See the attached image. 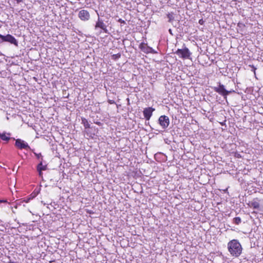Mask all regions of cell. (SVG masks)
<instances>
[{
  "label": "cell",
  "instance_id": "ffe728a7",
  "mask_svg": "<svg viewBox=\"0 0 263 263\" xmlns=\"http://www.w3.org/2000/svg\"><path fill=\"white\" fill-rule=\"evenodd\" d=\"M117 22H118V23L121 24H125V21H124V20H122L121 19H118V20H117Z\"/></svg>",
  "mask_w": 263,
  "mask_h": 263
},
{
  "label": "cell",
  "instance_id": "7402d4cb",
  "mask_svg": "<svg viewBox=\"0 0 263 263\" xmlns=\"http://www.w3.org/2000/svg\"><path fill=\"white\" fill-rule=\"evenodd\" d=\"M12 1L16 2V3L17 4H20L23 2V0H12Z\"/></svg>",
  "mask_w": 263,
  "mask_h": 263
},
{
  "label": "cell",
  "instance_id": "277c9868",
  "mask_svg": "<svg viewBox=\"0 0 263 263\" xmlns=\"http://www.w3.org/2000/svg\"><path fill=\"white\" fill-rule=\"evenodd\" d=\"M6 42L11 44H13L15 46H18V41L16 40L15 37L10 34H7L6 35H3L0 34V43Z\"/></svg>",
  "mask_w": 263,
  "mask_h": 263
},
{
  "label": "cell",
  "instance_id": "2e32d148",
  "mask_svg": "<svg viewBox=\"0 0 263 263\" xmlns=\"http://www.w3.org/2000/svg\"><path fill=\"white\" fill-rule=\"evenodd\" d=\"M121 57V53H117V54H112L111 56H110L112 60H113L114 61H118L119 59H120Z\"/></svg>",
  "mask_w": 263,
  "mask_h": 263
},
{
  "label": "cell",
  "instance_id": "6da1fadb",
  "mask_svg": "<svg viewBox=\"0 0 263 263\" xmlns=\"http://www.w3.org/2000/svg\"><path fill=\"white\" fill-rule=\"evenodd\" d=\"M213 90L216 93L220 96H222V97H223L226 101L227 103V104L228 105L229 102L228 101V96L231 95V94H240V93L237 92V91L233 90V89H231V90H227V89L226 88L225 86L222 84L220 82H219L217 83V86H214V87H211Z\"/></svg>",
  "mask_w": 263,
  "mask_h": 263
},
{
  "label": "cell",
  "instance_id": "3957f363",
  "mask_svg": "<svg viewBox=\"0 0 263 263\" xmlns=\"http://www.w3.org/2000/svg\"><path fill=\"white\" fill-rule=\"evenodd\" d=\"M174 54L177 55L183 60H190L191 61H192V53H191L190 49L184 44H183V47L181 48H178L177 49Z\"/></svg>",
  "mask_w": 263,
  "mask_h": 263
},
{
  "label": "cell",
  "instance_id": "44dd1931",
  "mask_svg": "<svg viewBox=\"0 0 263 263\" xmlns=\"http://www.w3.org/2000/svg\"><path fill=\"white\" fill-rule=\"evenodd\" d=\"M205 22V21H204L203 19H201L199 20V21H198V23H199V24L201 25H203L204 24Z\"/></svg>",
  "mask_w": 263,
  "mask_h": 263
},
{
  "label": "cell",
  "instance_id": "cb8c5ba5",
  "mask_svg": "<svg viewBox=\"0 0 263 263\" xmlns=\"http://www.w3.org/2000/svg\"><path fill=\"white\" fill-rule=\"evenodd\" d=\"M169 31L170 33V34H171V35H173V34L172 33V30H171V29H170L169 30Z\"/></svg>",
  "mask_w": 263,
  "mask_h": 263
},
{
  "label": "cell",
  "instance_id": "5b68a950",
  "mask_svg": "<svg viewBox=\"0 0 263 263\" xmlns=\"http://www.w3.org/2000/svg\"><path fill=\"white\" fill-rule=\"evenodd\" d=\"M138 47L141 51L145 53L146 54H157L158 51H156L153 48L149 46L147 43L145 42H141L140 43Z\"/></svg>",
  "mask_w": 263,
  "mask_h": 263
},
{
  "label": "cell",
  "instance_id": "52a82bcc",
  "mask_svg": "<svg viewBox=\"0 0 263 263\" xmlns=\"http://www.w3.org/2000/svg\"><path fill=\"white\" fill-rule=\"evenodd\" d=\"M96 13L98 16V19L97 21L96 22L95 25V30H96L98 28H99L100 30H102V31H103L104 33L107 34H109V31L107 29V26L105 25V24L104 23V22L102 21V19H101L100 17L99 16L98 12L96 10Z\"/></svg>",
  "mask_w": 263,
  "mask_h": 263
},
{
  "label": "cell",
  "instance_id": "603a6c76",
  "mask_svg": "<svg viewBox=\"0 0 263 263\" xmlns=\"http://www.w3.org/2000/svg\"><path fill=\"white\" fill-rule=\"evenodd\" d=\"M94 123L96 124H99V126H101V122H95Z\"/></svg>",
  "mask_w": 263,
  "mask_h": 263
},
{
  "label": "cell",
  "instance_id": "4fadbf2b",
  "mask_svg": "<svg viewBox=\"0 0 263 263\" xmlns=\"http://www.w3.org/2000/svg\"><path fill=\"white\" fill-rule=\"evenodd\" d=\"M16 146L20 149H24L27 147V145L21 140H17L16 142Z\"/></svg>",
  "mask_w": 263,
  "mask_h": 263
},
{
  "label": "cell",
  "instance_id": "7a4b0ae2",
  "mask_svg": "<svg viewBox=\"0 0 263 263\" xmlns=\"http://www.w3.org/2000/svg\"><path fill=\"white\" fill-rule=\"evenodd\" d=\"M228 249L230 254L233 257L240 256L243 251L242 245L237 240H233L229 242Z\"/></svg>",
  "mask_w": 263,
  "mask_h": 263
},
{
  "label": "cell",
  "instance_id": "30bf717a",
  "mask_svg": "<svg viewBox=\"0 0 263 263\" xmlns=\"http://www.w3.org/2000/svg\"><path fill=\"white\" fill-rule=\"evenodd\" d=\"M78 16L79 19L83 22H87L90 19V13L87 10L84 9L80 11Z\"/></svg>",
  "mask_w": 263,
  "mask_h": 263
},
{
  "label": "cell",
  "instance_id": "ba28073f",
  "mask_svg": "<svg viewBox=\"0 0 263 263\" xmlns=\"http://www.w3.org/2000/svg\"><path fill=\"white\" fill-rule=\"evenodd\" d=\"M249 205L253 210L261 211H262L263 206H262V200L258 198H255L250 202L249 204Z\"/></svg>",
  "mask_w": 263,
  "mask_h": 263
},
{
  "label": "cell",
  "instance_id": "9a60e30c",
  "mask_svg": "<svg viewBox=\"0 0 263 263\" xmlns=\"http://www.w3.org/2000/svg\"><path fill=\"white\" fill-rule=\"evenodd\" d=\"M249 67L251 68V71L253 72V74H254V77L255 78V79L258 80L259 79H258V78L257 77V72H256V71H257V69H258V68H257V66L254 65L253 64L249 65Z\"/></svg>",
  "mask_w": 263,
  "mask_h": 263
},
{
  "label": "cell",
  "instance_id": "e0dca14e",
  "mask_svg": "<svg viewBox=\"0 0 263 263\" xmlns=\"http://www.w3.org/2000/svg\"><path fill=\"white\" fill-rule=\"evenodd\" d=\"M233 224L238 225L239 224H240V223H241V219H240V217H235V218L233 219Z\"/></svg>",
  "mask_w": 263,
  "mask_h": 263
},
{
  "label": "cell",
  "instance_id": "9c48e42d",
  "mask_svg": "<svg viewBox=\"0 0 263 263\" xmlns=\"http://www.w3.org/2000/svg\"><path fill=\"white\" fill-rule=\"evenodd\" d=\"M156 110V109L153 107H146L143 109L142 110L143 117L145 120L147 121H149L151 117L153 116V113Z\"/></svg>",
  "mask_w": 263,
  "mask_h": 263
},
{
  "label": "cell",
  "instance_id": "5bb4252c",
  "mask_svg": "<svg viewBox=\"0 0 263 263\" xmlns=\"http://www.w3.org/2000/svg\"><path fill=\"white\" fill-rule=\"evenodd\" d=\"M167 18L168 19V22L172 23L174 21L175 15L173 12H168L167 13Z\"/></svg>",
  "mask_w": 263,
  "mask_h": 263
},
{
  "label": "cell",
  "instance_id": "ac0fdd59",
  "mask_svg": "<svg viewBox=\"0 0 263 263\" xmlns=\"http://www.w3.org/2000/svg\"><path fill=\"white\" fill-rule=\"evenodd\" d=\"M1 138L4 141H6V142H8V140H9V137H8L7 136L6 134H1Z\"/></svg>",
  "mask_w": 263,
  "mask_h": 263
},
{
  "label": "cell",
  "instance_id": "8fae6325",
  "mask_svg": "<svg viewBox=\"0 0 263 263\" xmlns=\"http://www.w3.org/2000/svg\"><path fill=\"white\" fill-rule=\"evenodd\" d=\"M81 123L82 125H83L85 131H89V130H92L93 128L90 123L89 122V121L83 117H81Z\"/></svg>",
  "mask_w": 263,
  "mask_h": 263
},
{
  "label": "cell",
  "instance_id": "7c38bea8",
  "mask_svg": "<svg viewBox=\"0 0 263 263\" xmlns=\"http://www.w3.org/2000/svg\"><path fill=\"white\" fill-rule=\"evenodd\" d=\"M237 30H238V31L240 33H244V32H245L246 30L247 27L245 25V24H244V23L240 22H238L237 23Z\"/></svg>",
  "mask_w": 263,
  "mask_h": 263
},
{
  "label": "cell",
  "instance_id": "d6986e66",
  "mask_svg": "<svg viewBox=\"0 0 263 263\" xmlns=\"http://www.w3.org/2000/svg\"><path fill=\"white\" fill-rule=\"evenodd\" d=\"M107 103H108L109 104H110V105H112V104H116V103L114 101V100H111L110 99H108L107 101Z\"/></svg>",
  "mask_w": 263,
  "mask_h": 263
},
{
  "label": "cell",
  "instance_id": "8992f818",
  "mask_svg": "<svg viewBox=\"0 0 263 263\" xmlns=\"http://www.w3.org/2000/svg\"><path fill=\"white\" fill-rule=\"evenodd\" d=\"M158 124L163 130H166L169 127L170 121L169 117L166 115H161L158 119Z\"/></svg>",
  "mask_w": 263,
  "mask_h": 263
}]
</instances>
